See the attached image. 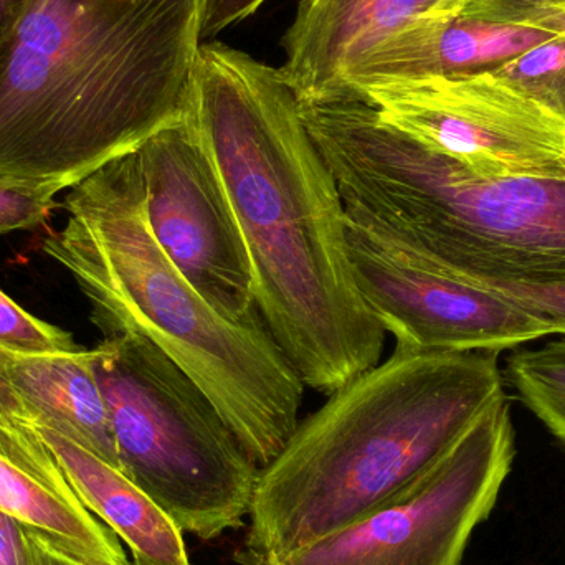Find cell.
Listing matches in <instances>:
<instances>
[{"instance_id": "6da1fadb", "label": "cell", "mask_w": 565, "mask_h": 565, "mask_svg": "<svg viewBox=\"0 0 565 565\" xmlns=\"http://www.w3.org/2000/svg\"><path fill=\"white\" fill-rule=\"evenodd\" d=\"M185 119L241 227L255 302L306 387L379 364L385 334L355 282L345 207L280 70L221 42L199 46Z\"/></svg>"}, {"instance_id": "7a4b0ae2", "label": "cell", "mask_w": 565, "mask_h": 565, "mask_svg": "<svg viewBox=\"0 0 565 565\" xmlns=\"http://www.w3.org/2000/svg\"><path fill=\"white\" fill-rule=\"evenodd\" d=\"M201 0H32L0 63V179L62 192L182 121Z\"/></svg>"}, {"instance_id": "3957f363", "label": "cell", "mask_w": 565, "mask_h": 565, "mask_svg": "<svg viewBox=\"0 0 565 565\" xmlns=\"http://www.w3.org/2000/svg\"><path fill=\"white\" fill-rule=\"evenodd\" d=\"M68 221L43 241L92 305L105 338L158 345L211 397L260 470L299 424L302 384L260 311L218 315L164 254L148 222L136 152L68 189Z\"/></svg>"}, {"instance_id": "277c9868", "label": "cell", "mask_w": 565, "mask_h": 565, "mask_svg": "<svg viewBox=\"0 0 565 565\" xmlns=\"http://www.w3.org/2000/svg\"><path fill=\"white\" fill-rule=\"evenodd\" d=\"M503 395L498 352L395 345L299 420L260 470L238 561L271 565L381 507Z\"/></svg>"}, {"instance_id": "5b68a950", "label": "cell", "mask_w": 565, "mask_h": 565, "mask_svg": "<svg viewBox=\"0 0 565 565\" xmlns=\"http://www.w3.org/2000/svg\"><path fill=\"white\" fill-rule=\"evenodd\" d=\"M298 106L349 217L461 277L565 280V178L478 174L362 99Z\"/></svg>"}, {"instance_id": "8992f818", "label": "cell", "mask_w": 565, "mask_h": 565, "mask_svg": "<svg viewBox=\"0 0 565 565\" xmlns=\"http://www.w3.org/2000/svg\"><path fill=\"white\" fill-rule=\"evenodd\" d=\"M93 365L119 470L182 533L211 541L241 527L260 468L201 385L139 335L103 339Z\"/></svg>"}, {"instance_id": "52a82bcc", "label": "cell", "mask_w": 565, "mask_h": 565, "mask_svg": "<svg viewBox=\"0 0 565 565\" xmlns=\"http://www.w3.org/2000/svg\"><path fill=\"white\" fill-rule=\"evenodd\" d=\"M507 395L411 484L341 530L271 565H461L513 467Z\"/></svg>"}, {"instance_id": "ba28073f", "label": "cell", "mask_w": 565, "mask_h": 565, "mask_svg": "<svg viewBox=\"0 0 565 565\" xmlns=\"http://www.w3.org/2000/svg\"><path fill=\"white\" fill-rule=\"evenodd\" d=\"M342 98L478 174L565 178V125L488 73L358 86Z\"/></svg>"}, {"instance_id": "9c48e42d", "label": "cell", "mask_w": 565, "mask_h": 565, "mask_svg": "<svg viewBox=\"0 0 565 565\" xmlns=\"http://www.w3.org/2000/svg\"><path fill=\"white\" fill-rule=\"evenodd\" d=\"M345 228L355 282L395 345L500 354L551 334L501 292L438 267L349 215Z\"/></svg>"}, {"instance_id": "30bf717a", "label": "cell", "mask_w": 565, "mask_h": 565, "mask_svg": "<svg viewBox=\"0 0 565 565\" xmlns=\"http://www.w3.org/2000/svg\"><path fill=\"white\" fill-rule=\"evenodd\" d=\"M149 227L195 291L224 318L257 311L250 258L214 162L188 119L136 151Z\"/></svg>"}, {"instance_id": "8fae6325", "label": "cell", "mask_w": 565, "mask_h": 565, "mask_svg": "<svg viewBox=\"0 0 565 565\" xmlns=\"http://www.w3.org/2000/svg\"><path fill=\"white\" fill-rule=\"evenodd\" d=\"M470 0H301L282 35L280 73L299 103L338 96L352 60L422 20L460 12Z\"/></svg>"}, {"instance_id": "7c38bea8", "label": "cell", "mask_w": 565, "mask_h": 565, "mask_svg": "<svg viewBox=\"0 0 565 565\" xmlns=\"http://www.w3.org/2000/svg\"><path fill=\"white\" fill-rule=\"evenodd\" d=\"M557 35L553 30L481 19L465 9L422 20L352 60L335 98L377 83L483 75Z\"/></svg>"}, {"instance_id": "4fadbf2b", "label": "cell", "mask_w": 565, "mask_h": 565, "mask_svg": "<svg viewBox=\"0 0 565 565\" xmlns=\"http://www.w3.org/2000/svg\"><path fill=\"white\" fill-rule=\"evenodd\" d=\"M0 511L78 565H132L121 540L79 500L39 428L0 425Z\"/></svg>"}, {"instance_id": "5bb4252c", "label": "cell", "mask_w": 565, "mask_h": 565, "mask_svg": "<svg viewBox=\"0 0 565 565\" xmlns=\"http://www.w3.org/2000/svg\"><path fill=\"white\" fill-rule=\"evenodd\" d=\"M36 428L83 504L128 546L132 565H191L184 533L149 494L92 451Z\"/></svg>"}, {"instance_id": "9a60e30c", "label": "cell", "mask_w": 565, "mask_h": 565, "mask_svg": "<svg viewBox=\"0 0 565 565\" xmlns=\"http://www.w3.org/2000/svg\"><path fill=\"white\" fill-rule=\"evenodd\" d=\"M93 361L95 348L45 358L7 354L6 367L10 384L39 427L52 428L119 470L108 407Z\"/></svg>"}, {"instance_id": "2e32d148", "label": "cell", "mask_w": 565, "mask_h": 565, "mask_svg": "<svg viewBox=\"0 0 565 565\" xmlns=\"http://www.w3.org/2000/svg\"><path fill=\"white\" fill-rule=\"evenodd\" d=\"M507 375L523 404L565 445V339L514 352Z\"/></svg>"}, {"instance_id": "e0dca14e", "label": "cell", "mask_w": 565, "mask_h": 565, "mask_svg": "<svg viewBox=\"0 0 565 565\" xmlns=\"http://www.w3.org/2000/svg\"><path fill=\"white\" fill-rule=\"evenodd\" d=\"M488 75L565 125V35L533 46Z\"/></svg>"}, {"instance_id": "ac0fdd59", "label": "cell", "mask_w": 565, "mask_h": 565, "mask_svg": "<svg viewBox=\"0 0 565 565\" xmlns=\"http://www.w3.org/2000/svg\"><path fill=\"white\" fill-rule=\"evenodd\" d=\"M83 349L70 332L30 315L0 289V352L13 358H45Z\"/></svg>"}, {"instance_id": "d6986e66", "label": "cell", "mask_w": 565, "mask_h": 565, "mask_svg": "<svg viewBox=\"0 0 565 565\" xmlns=\"http://www.w3.org/2000/svg\"><path fill=\"white\" fill-rule=\"evenodd\" d=\"M56 194L55 189L0 179V235L45 224L58 207Z\"/></svg>"}, {"instance_id": "ffe728a7", "label": "cell", "mask_w": 565, "mask_h": 565, "mask_svg": "<svg viewBox=\"0 0 565 565\" xmlns=\"http://www.w3.org/2000/svg\"><path fill=\"white\" fill-rule=\"evenodd\" d=\"M470 280L488 286L520 305L524 311L530 312L533 318L550 328L551 334H565V280L541 282L475 280V278Z\"/></svg>"}, {"instance_id": "44dd1931", "label": "cell", "mask_w": 565, "mask_h": 565, "mask_svg": "<svg viewBox=\"0 0 565 565\" xmlns=\"http://www.w3.org/2000/svg\"><path fill=\"white\" fill-rule=\"evenodd\" d=\"M267 0H201V39L237 25L254 15Z\"/></svg>"}, {"instance_id": "7402d4cb", "label": "cell", "mask_w": 565, "mask_h": 565, "mask_svg": "<svg viewBox=\"0 0 565 565\" xmlns=\"http://www.w3.org/2000/svg\"><path fill=\"white\" fill-rule=\"evenodd\" d=\"M6 362L7 354L0 352V425L9 428H36L39 422L35 415L10 384Z\"/></svg>"}, {"instance_id": "603a6c76", "label": "cell", "mask_w": 565, "mask_h": 565, "mask_svg": "<svg viewBox=\"0 0 565 565\" xmlns=\"http://www.w3.org/2000/svg\"><path fill=\"white\" fill-rule=\"evenodd\" d=\"M0 565H35L25 527L2 511H0Z\"/></svg>"}, {"instance_id": "cb8c5ba5", "label": "cell", "mask_w": 565, "mask_h": 565, "mask_svg": "<svg viewBox=\"0 0 565 565\" xmlns=\"http://www.w3.org/2000/svg\"><path fill=\"white\" fill-rule=\"evenodd\" d=\"M32 0H0V63L6 58L13 36Z\"/></svg>"}, {"instance_id": "d4e9b609", "label": "cell", "mask_w": 565, "mask_h": 565, "mask_svg": "<svg viewBox=\"0 0 565 565\" xmlns=\"http://www.w3.org/2000/svg\"><path fill=\"white\" fill-rule=\"evenodd\" d=\"M29 533V531H26ZM30 550H32L33 564L35 565H78L60 556L55 551L42 543L35 534L29 533Z\"/></svg>"}, {"instance_id": "484cf974", "label": "cell", "mask_w": 565, "mask_h": 565, "mask_svg": "<svg viewBox=\"0 0 565 565\" xmlns=\"http://www.w3.org/2000/svg\"><path fill=\"white\" fill-rule=\"evenodd\" d=\"M508 2H518V3H559V2H565V0H508Z\"/></svg>"}]
</instances>
